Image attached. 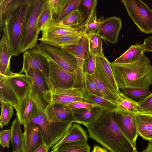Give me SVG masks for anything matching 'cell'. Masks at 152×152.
<instances>
[{"label":"cell","mask_w":152,"mask_h":152,"mask_svg":"<svg viewBox=\"0 0 152 152\" xmlns=\"http://www.w3.org/2000/svg\"><path fill=\"white\" fill-rule=\"evenodd\" d=\"M86 126L89 137L110 152H136L120 129L114 110L102 111L92 122Z\"/></svg>","instance_id":"6da1fadb"},{"label":"cell","mask_w":152,"mask_h":152,"mask_svg":"<svg viewBox=\"0 0 152 152\" xmlns=\"http://www.w3.org/2000/svg\"><path fill=\"white\" fill-rule=\"evenodd\" d=\"M114 76L118 88L149 89L152 84V66L144 54L137 60L130 63H111Z\"/></svg>","instance_id":"7a4b0ae2"},{"label":"cell","mask_w":152,"mask_h":152,"mask_svg":"<svg viewBox=\"0 0 152 152\" xmlns=\"http://www.w3.org/2000/svg\"><path fill=\"white\" fill-rule=\"evenodd\" d=\"M32 0H24L17 7L5 11L0 10V32L7 35L10 55L21 53L23 36Z\"/></svg>","instance_id":"3957f363"},{"label":"cell","mask_w":152,"mask_h":152,"mask_svg":"<svg viewBox=\"0 0 152 152\" xmlns=\"http://www.w3.org/2000/svg\"><path fill=\"white\" fill-rule=\"evenodd\" d=\"M126 10L140 30L146 34L152 33V10L141 0H121Z\"/></svg>","instance_id":"277c9868"},{"label":"cell","mask_w":152,"mask_h":152,"mask_svg":"<svg viewBox=\"0 0 152 152\" xmlns=\"http://www.w3.org/2000/svg\"><path fill=\"white\" fill-rule=\"evenodd\" d=\"M45 0H32L27 18L22 42L21 53L37 45L39 33L37 24Z\"/></svg>","instance_id":"5b68a950"},{"label":"cell","mask_w":152,"mask_h":152,"mask_svg":"<svg viewBox=\"0 0 152 152\" xmlns=\"http://www.w3.org/2000/svg\"><path fill=\"white\" fill-rule=\"evenodd\" d=\"M37 49L48 60L55 63L63 69L76 74L77 67L76 58L65 48L54 47L41 42L37 45Z\"/></svg>","instance_id":"8992f818"},{"label":"cell","mask_w":152,"mask_h":152,"mask_svg":"<svg viewBox=\"0 0 152 152\" xmlns=\"http://www.w3.org/2000/svg\"><path fill=\"white\" fill-rule=\"evenodd\" d=\"M47 105L49 104H68L77 102L88 103V95L86 92L76 88L68 89H57L49 90L45 97Z\"/></svg>","instance_id":"52a82bcc"},{"label":"cell","mask_w":152,"mask_h":152,"mask_svg":"<svg viewBox=\"0 0 152 152\" xmlns=\"http://www.w3.org/2000/svg\"><path fill=\"white\" fill-rule=\"evenodd\" d=\"M48 60L50 90L75 88L77 82L76 74L67 71L54 62Z\"/></svg>","instance_id":"ba28073f"},{"label":"cell","mask_w":152,"mask_h":152,"mask_svg":"<svg viewBox=\"0 0 152 152\" xmlns=\"http://www.w3.org/2000/svg\"><path fill=\"white\" fill-rule=\"evenodd\" d=\"M64 48L75 57L77 61V69L76 74L77 82L75 88L85 91L83 66L84 61L87 57L89 52L88 38L84 34L77 45Z\"/></svg>","instance_id":"9c48e42d"},{"label":"cell","mask_w":152,"mask_h":152,"mask_svg":"<svg viewBox=\"0 0 152 152\" xmlns=\"http://www.w3.org/2000/svg\"><path fill=\"white\" fill-rule=\"evenodd\" d=\"M22 69L19 74L33 68L39 71L45 78L50 90L48 77L50 71L49 60L37 49H31L23 53Z\"/></svg>","instance_id":"30bf717a"},{"label":"cell","mask_w":152,"mask_h":152,"mask_svg":"<svg viewBox=\"0 0 152 152\" xmlns=\"http://www.w3.org/2000/svg\"><path fill=\"white\" fill-rule=\"evenodd\" d=\"M41 31L42 38L64 35H82L84 34V23L72 26H67L63 25L60 22L56 21L53 18L47 22Z\"/></svg>","instance_id":"8fae6325"},{"label":"cell","mask_w":152,"mask_h":152,"mask_svg":"<svg viewBox=\"0 0 152 152\" xmlns=\"http://www.w3.org/2000/svg\"><path fill=\"white\" fill-rule=\"evenodd\" d=\"M22 152H33L43 145L40 128L38 124L28 122L23 125Z\"/></svg>","instance_id":"7c38bea8"},{"label":"cell","mask_w":152,"mask_h":152,"mask_svg":"<svg viewBox=\"0 0 152 152\" xmlns=\"http://www.w3.org/2000/svg\"><path fill=\"white\" fill-rule=\"evenodd\" d=\"M101 18V21L96 34L102 39L111 44L117 43L119 33L122 28L121 18L115 16L105 19Z\"/></svg>","instance_id":"4fadbf2b"},{"label":"cell","mask_w":152,"mask_h":152,"mask_svg":"<svg viewBox=\"0 0 152 152\" xmlns=\"http://www.w3.org/2000/svg\"><path fill=\"white\" fill-rule=\"evenodd\" d=\"M117 123L122 132L136 148V142L138 135L136 121V115L114 110Z\"/></svg>","instance_id":"5bb4252c"},{"label":"cell","mask_w":152,"mask_h":152,"mask_svg":"<svg viewBox=\"0 0 152 152\" xmlns=\"http://www.w3.org/2000/svg\"><path fill=\"white\" fill-rule=\"evenodd\" d=\"M95 69L102 81L113 93L119 96L121 92L116 83L111 63L109 62L104 54L96 57Z\"/></svg>","instance_id":"9a60e30c"},{"label":"cell","mask_w":152,"mask_h":152,"mask_svg":"<svg viewBox=\"0 0 152 152\" xmlns=\"http://www.w3.org/2000/svg\"><path fill=\"white\" fill-rule=\"evenodd\" d=\"M48 120L77 123L72 110L66 104L52 103L48 104L45 110Z\"/></svg>","instance_id":"2e32d148"},{"label":"cell","mask_w":152,"mask_h":152,"mask_svg":"<svg viewBox=\"0 0 152 152\" xmlns=\"http://www.w3.org/2000/svg\"><path fill=\"white\" fill-rule=\"evenodd\" d=\"M36 106L31 85L28 93L19 99L14 107L16 111L17 118L21 124L23 125L29 121Z\"/></svg>","instance_id":"e0dca14e"},{"label":"cell","mask_w":152,"mask_h":152,"mask_svg":"<svg viewBox=\"0 0 152 152\" xmlns=\"http://www.w3.org/2000/svg\"><path fill=\"white\" fill-rule=\"evenodd\" d=\"M5 77L19 100L28 93L31 87V82L26 74L15 73L12 75Z\"/></svg>","instance_id":"ac0fdd59"},{"label":"cell","mask_w":152,"mask_h":152,"mask_svg":"<svg viewBox=\"0 0 152 152\" xmlns=\"http://www.w3.org/2000/svg\"><path fill=\"white\" fill-rule=\"evenodd\" d=\"M24 73L30 80L33 87L46 107L47 104L45 102V97L49 88L45 78L39 71L34 69H28Z\"/></svg>","instance_id":"d6986e66"},{"label":"cell","mask_w":152,"mask_h":152,"mask_svg":"<svg viewBox=\"0 0 152 152\" xmlns=\"http://www.w3.org/2000/svg\"><path fill=\"white\" fill-rule=\"evenodd\" d=\"M0 74L5 77L13 75L15 73L10 70V61L12 56L6 34L3 33L0 44Z\"/></svg>","instance_id":"ffe728a7"},{"label":"cell","mask_w":152,"mask_h":152,"mask_svg":"<svg viewBox=\"0 0 152 152\" xmlns=\"http://www.w3.org/2000/svg\"><path fill=\"white\" fill-rule=\"evenodd\" d=\"M83 35L41 37L38 39V40L42 43L54 47L65 48L77 45Z\"/></svg>","instance_id":"44dd1931"},{"label":"cell","mask_w":152,"mask_h":152,"mask_svg":"<svg viewBox=\"0 0 152 152\" xmlns=\"http://www.w3.org/2000/svg\"><path fill=\"white\" fill-rule=\"evenodd\" d=\"M138 135L144 140L152 142V115L140 113L136 115Z\"/></svg>","instance_id":"7402d4cb"},{"label":"cell","mask_w":152,"mask_h":152,"mask_svg":"<svg viewBox=\"0 0 152 152\" xmlns=\"http://www.w3.org/2000/svg\"><path fill=\"white\" fill-rule=\"evenodd\" d=\"M145 52L143 43L132 45L123 54L113 62L115 64H125L138 60Z\"/></svg>","instance_id":"603a6c76"},{"label":"cell","mask_w":152,"mask_h":152,"mask_svg":"<svg viewBox=\"0 0 152 152\" xmlns=\"http://www.w3.org/2000/svg\"><path fill=\"white\" fill-rule=\"evenodd\" d=\"M74 115L79 124L85 126L94 121L102 113V110L94 106L91 109H72Z\"/></svg>","instance_id":"cb8c5ba5"},{"label":"cell","mask_w":152,"mask_h":152,"mask_svg":"<svg viewBox=\"0 0 152 152\" xmlns=\"http://www.w3.org/2000/svg\"><path fill=\"white\" fill-rule=\"evenodd\" d=\"M0 102L9 103L14 107L17 104L19 99L5 77L0 74Z\"/></svg>","instance_id":"d4e9b609"},{"label":"cell","mask_w":152,"mask_h":152,"mask_svg":"<svg viewBox=\"0 0 152 152\" xmlns=\"http://www.w3.org/2000/svg\"><path fill=\"white\" fill-rule=\"evenodd\" d=\"M51 149L56 152H90V147L86 141H80L61 143Z\"/></svg>","instance_id":"484cf974"},{"label":"cell","mask_w":152,"mask_h":152,"mask_svg":"<svg viewBox=\"0 0 152 152\" xmlns=\"http://www.w3.org/2000/svg\"><path fill=\"white\" fill-rule=\"evenodd\" d=\"M88 139V135L85 130L79 124L74 123L66 136L56 146L66 142L87 141Z\"/></svg>","instance_id":"4316f807"},{"label":"cell","mask_w":152,"mask_h":152,"mask_svg":"<svg viewBox=\"0 0 152 152\" xmlns=\"http://www.w3.org/2000/svg\"><path fill=\"white\" fill-rule=\"evenodd\" d=\"M97 1L94 0L92 11L84 23V34L88 37L96 33L101 21V18L97 19Z\"/></svg>","instance_id":"83f0119b"},{"label":"cell","mask_w":152,"mask_h":152,"mask_svg":"<svg viewBox=\"0 0 152 152\" xmlns=\"http://www.w3.org/2000/svg\"><path fill=\"white\" fill-rule=\"evenodd\" d=\"M117 105L118 109L123 112L135 115L142 113L139 110L138 102L126 96L122 92L119 95Z\"/></svg>","instance_id":"f1b7e54d"},{"label":"cell","mask_w":152,"mask_h":152,"mask_svg":"<svg viewBox=\"0 0 152 152\" xmlns=\"http://www.w3.org/2000/svg\"><path fill=\"white\" fill-rule=\"evenodd\" d=\"M91 75L97 86L102 97L117 105L119 95L118 96L113 93L102 81L96 69L94 73Z\"/></svg>","instance_id":"f546056e"},{"label":"cell","mask_w":152,"mask_h":152,"mask_svg":"<svg viewBox=\"0 0 152 152\" xmlns=\"http://www.w3.org/2000/svg\"><path fill=\"white\" fill-rule=\"evenodd\" d=\"M21 124L17 118L13 121L11 128V144L13 150L22 152V143L23 133L20 125Z\"/></svg>","instance_id":"4dcf8cb0"},{"label":"cell","mask_w":152,"mask_h":152,"mask_svg":"<svg viewBox=\"0 0 152 152\" xmlns=\"http://www.w3.org/2000/svg\"><path fill=\"white\" fill-rule=\"evenodd\" d=\"M88 103L93 104L103 111L113 110L118 109L117 105L103 97L93 95H88Z\"/></svg>","instance_id":"1f68e13d"},{"label":"cell","mask_w":152,"mask_h":152,"mask_svg":"<svg viewBox=\"0 0 152 152\" xmlns=\"http://www.w3.org/2000/svg\"><path fill=\"white\" fill-rule=\"evenodd\" d=\"M81 0H66L62 9L53 18L56 22H59L74 10L78 9Z\"/></svg>","instance_id":"d6a6232c"},{"label":"cell","mask_w":152,"mask_h":152,"mask_svg":"<svg viewBox=\"0 0 152 152\" xmlns=\"http://www.w3.org/2000/svg\"><path fill=\"white\" fill-rule=\"evenodd\" d=\"M89 50L94 56L104 55L102 39L96 34L88 37Z\"/></svg>","instance_id":"836d02e7"},{"label":"cell","mask_w":152,"mask_h":152,"mask_svg":"<svg viewBox=\"0 0 152 152\" xmlns=\"http://www.w3.org/2000/svg\"><path fill=\"white\" fill-rule=\"evenodd\" d=\"M13 106L10 104L2 102L1 103V114L0 117V125L1 128L7 126L13 115Z\"/></svg>","instance_id":"e575fe53"},{"label":"cell","mask_w":152,"mask_h":152,"mask_svg":"<svg viewBox=\"0 0 152 152\" xmlns=\"http://www.w3.org/2000/svg\"><path fill=\"white\" fill-rule=\"evenodd\" d=\"M83 17L80 11L78 9L71 12L60 22L67 26H72L82 23Z\"/></svg>","instance_id":"d590c367"},{"label":"cell","mask_w":152,"mask_h":152,"mask_svg":"<svg viewBox=\"0 0 152 152\" xmlns=\"http://www.w3.org/2000/svg\"><path fill=\"white\" fill-rule=\"evenodd\" d=\"M125 95L135 100L143 98L150 94L152 92L149 89L129 88L122 90V92Z\"/></svg>","instance_id":"8d00e7d4"},{"label":"cell","mask_w":152,"mask_h":152,"mask_svg":"<svg viewBox=\"0 0 152 152\" xmlns=\"http://www.w3.org/2000/svg\"><path fill=\"white\" fill-rule=\"evenodd\" d=\"M53 17L48 0H45L38 22L37 30L39 33L47 22Z\"/></svg>","instance_id":"74e56055"},{"label":"cell","mask_w":152,"mask_h":152,"mask_svg":"<svg viewBox=\"0 0 152 152\" xmlns=\"http://www.w3.org/2000/svg\"><path fill=\"white\" fill-rule=\"evenodd\" d=\"M84 81L85 91L88 95H93L102 97L91 75L84 73Z\"/></svg>","instance_id":"f35d334b"},{"label":"cell","mask_w":152,"mask_h":152,"mask_svg":"<svg viewBox=\"0 0 152 152\" xmlns=\"http://www.w3.org/2000/svg\"><path fill=\"white\" fill-rule=\"evenodd\" d=\"M138 102L140 113L152 115V92L148 96L139 100Z\"/></svg>","instance_id":"ab89813d"},{"label":"cell","mask_w":152,"mask_h":152,"mask_svg":"<svg viewBox=\"0 0 152 152\" xmlns=\"http://www.w3.org/2000/svg\"><path fill=\"white\" fill-rule=\"evenodd\" d=\"M96 57L89 50L88 56L84 62V73H87L91 75L94 73L96 68Z\"/></svg>","instance_id":"60d3db41"},{"label":"cell","mask_w":152,"mask_h":152,"mask_svg":"<svg viewBox=\"0 0 152 152\" xmlns=\"http://www.w3.org/2000/svg\"><path fill=\"white\" fill-rule=\"evenodd\" d=\"M11 140V130H2L0 132V143L3 148L9 147V143Z\"/></svg>","instance_id":"b9f144b4"},{"label":"cell","mask_w":152,"mask_h":152,"mask_svg":"<svg viewBox=\"0 0 152 152\" xmlns=\"http://www.w3.org/2000/svg\"><path fill=\"white\" fill-rule=\"evenodd\" d=\"M66 1V0H48L49 4L53 16L59 13Z\"/></svg>","instance_id":"7bdbcfd3"},{"label":"cell","mask_w":152,"mask_h":152,"mask_svg":"<svg viewBox=\"0 0 152 152\" xmlns=\"http://www.w3.org/2000/svg\"><path fill=\"white\" fill-rule=\"evenodd\" d=\"M72 109H90L94 106L92 104L86 102H77L67 104Z\"/></svg>","instance_id":"ee69618b"},{"label":"cell","mask_w":152,"mask_h":152,"mask_svg":"<svg viewBox=\"0 0 152 152\" xmlns=\"http://www.w3.org/2000/svg\"><path fill=\"white\" fill-rule=\"evenodd\" d=\"M94 0H84L82 1L83 5L86 8V19L88 17L92 11L94 6Z\"/></svg>","instance_id":"f6af8a7d"},{"label":"cell","mask_w":152,"mask_h":152,"mask_svg":"<svg viewBox=\"0 0 152 152\" xmlns=\"http://www.w3.org/2000/svg\"><path fill=\"white\" fill-rule=\"evenodd\" d=\"M143 44L145 52H152V36L145 39Z\"/></svg>","instance_id":"bcb514c9"},{"label":"cell","mask_w":152,"mask_h":152,"mask_svg":"<svg viewBox=\"0 0 152 152\" xmlns=\"http://www.w3.org/2000/svg\"><path fill=\"white\" fill-rule=\"evenodd\" d=\"M49 150L48 147L43 144L37 148L33 152H48Z\"/></svg>","instance_id":"7dc6e473"},{"label":"cell","mask_w":152,"mask_h":152,"mask_svg":"<svg viewBox=\"0 0 152 152\" xmlns=\"http://www.w3.org/2000/svg\"><path fill=\"white\" fill-rule=\"evenodd\" d=\"M92 152H108L106 149L99 146L94 145Z\"/></svg>","instance_id":"c3c4849f"},{"label":"cell","mask_w":152,"mask_h":152,"mask_svg":"<svg viewBox=\"0 0 152 152\" xmlns=\"http://www.w3.org/2000/svg\"><path fill=\"white\" fill-rule=\"evenodd\" d=\"M148 152H152V142H149L147 147Z\"/></svg>","instance_id":"681fc988"},{"label":"cell","mask_w":152,"mask_h":152,"mask_svg":"<svg viewBox=\"0 0 152 152\" xmlns=\"http://www.w3.org/2000/svg\"><path fill=\"white\" fill-rule=\"evenodd\" d=\"M136 152H138L137 151ZM148 152V150L147 149V148H145V149H144L142 152Z\"/></svg>","instance_id":"f907efd6"},{"label":"cell","mask_w":152,"mask_h":152,"mask_svg":"<svg viewBox=\"0 0 152 152\" xmlns=\"http://www.w3.org/2000/svg\"><path fill=\"white\" fill-rule=\"evenodd\" d=\"M12 152H20L19 151L17 150H13Z\"/></svg>","instance_id":"816d5d0a"},{"label":"cell","mask_w":152,"mask_h":152,"mask_svg":"<svg viewBox=\"0 0 152 152\" xmlns=\"http://www.w3.org/2000/svg\"><path fill=\"white\" fill-rule=\"evenodd\" d=\"M50 152H56L55 150H52L51 151H50Z\"/></svg>","instance_id":"f5cc1de1"}]
</instances>
